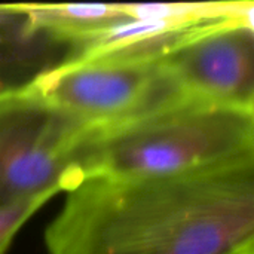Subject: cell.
I'll return each instance as SVG.
<instances>
[{
	"instance_id": "7",
	"label": "cell",
	"mask_w": 254,
	"mask_h": 254,
	"mask_svg": "<svg viewBox=\"0 0 254 254\" xmlns=\"http://www.w3.org/2000/svg\"><path fill=\"white\" fill-rule=\"evenodd\" d=\"M128 19H159L189 27L223 19L254 16L253 1H182V3H118Z\"/></svg>"
},
{
	"instance_id": "4",
	"label": "cell",
	"mask_w": 254,
	"mask_h": 254,
	"mask_svg": "<svg viewBox=\"0 0 254 254\" xmlns=\"http://www.w3.org/2000/svg\"><path fill=\"white\" fill-rule=\"evenodd\" d=\"M89 128L115 124L177 98L159 54L68 57L24 85Z\"/></svg>"
},
{
	"instance_id": "6",
	"label": "cell",
	"mask_w": 254,
	"mask_h": 254,
	"mask_svg": "<svg viewBox=\"0 0 254 254\" xmlns=\"http://www.w3.org/2000/svg\"><path fill=\"white\" fill-rule=\"evenodd\" d=\"M21 18V36L46 34L82 46L97 31L124 19L118 3H13L1 4Z\"/></svg>"
},
{
	"instance_id": "5",
	"label": "cell",
	"mask_w": 254,
	"mask_h": 254,
	"mask_svg": "<svg viewBox=\"0 0 254 254\" xmlns=\"http://www.w3.org/2000/svg\"><path fill=\"white\" fill-rule=\"evenodd\" d=\"M159 64L179 97L254 110V16L182 33Z\"/></svg>"
},
{
	"instance_id": "8",
	"label": "cell",
	"mask_w": 254,
	"mask_h": 254,
	"mask_svg": "<svg viewBox=\"0 0 254 254\" xmlns=\"http://www.w3.org/2000/svg\"><path fill=\"white\" fill-rule=\"evenodd\" d=\"M51 199L52 196H39L9 205H0V254H6L21 228Z\"/></svg>"
},
{
	"instance_id": "1",
	"label": "cell",
	"mask_w": 254,
	"mask_h": 254,
	"mask_svg": "<svg viewBox=\"0 0 254 254\" xmlns=\"http://www.w3.org/2000/svg\"><path fill=\"white\" fill-rule=\"evenodd\" d=\"M48 254H254V158L176 177L88 179L45 231Z\"/></svg>"
},
{
	"instance_id": "2",
	"label": "cell",
	"mask_w": 254,
	"mask_h": 254,
	"mask_svg": "<svg viewBox=\"0 0 254 254\" xmlns=\"http://www.w3.org/2000/svg\"><path fill=\"white\" fill-rule=\"evenodd\" d=\"M254 158V110L177 97L89 128L76 149L79 183L185 176Z\"/></svg>"
},
{
	"instance_id": "3",
	"label": "cell",
	"mask_w": 254,
	"mask_h": 254,
	"mask_svg": "<svg viewBox=\"0 0 254 254\" xmlns=\"http://www.w3.org/2000/svg\"><path fill=\"white\" fill-rule=\"evenodd\" d=\"M88 129L24 85L0 91V205L76 188V149Z\"/></svg>"
}]
</instances>
